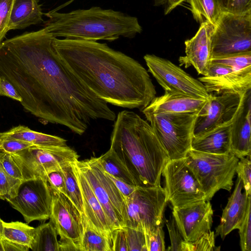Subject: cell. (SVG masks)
I'll return each instance as SVG.
<instances>
[{"label": "cell", "instance_id": "obj_1", "mask_svg": "<svg viewBox=\"0 0 251 251\" xmlns=\"http://www.w3.org/2000/svg\"><path fill=\"white\" fill-rule=\"evenodd\" d=\"M45 28L0 44V76L10 81L24 108L36 117L82 135L93 121H115V112L68 68Z\"/></svg>", "mask_w": 251, "mask_h": 251}, {"label": "cell", "instance_id": "obj_51", "mask_svg": "<svg viewBox=\"0 0 251 251\" xmlns=\"http://www.w3.org/2000/svg\"></svg>", "mask_w": 251, "mask_h": 251}, {"label": "cell", "instance_id": "obj_31", "mask_svg": "<svg viewBox=\"0 0 251 251\" xmlns=\"http://www.w3.org/2000/svg\"><path fill=\"white\" fill-rule=\"evenodd\" d=\"M75 162L63 167L61 170L64 178L66 196L75 206L83 219L82 197L76 176Z\"/></svg>", "mask_w": 251, "mask_h": 251}, {"label": "cell", "instance_id": "obj_22", "mask_svg": "<svg viewBox=\"0 0 251 251\" xmlns=\"http://www.w3.org/2000/svg\"><path fill=\"white\" fill-rule=\"evenodd\" d=\"M75 169L82 197L83 219L99 231L111 237L113 230L103 210L87 181L77 168L75 162Z\"/></svg>", "mask_w": 251, "mask_h": 251}, {"label": "cell", "instance_id": "obj_2", "mask_svg": "<svg viewBox=\"0 0 251 251\" xmlns=\"http://www.w3.org/2000/svg\"><path fill=\"white\" fill-rule=\"evenodd\" d=\"M53 45L69 70L106 103L142 110L156 97L146 69L106 44L54 38Z\"/></svg>", "mask_w": 251, "mask_h": 251}, {"label": "cell", "instance_id": "obj_47", "mask_svg": "<svg viewBox=\"0 0 251 251\" xmlns=\"http://www.w3.org/2000/svg\"><path fill=\"white\" fill-rule=\"evenodd\" d=\"M106 175L113 181L115 185L123 195L125 199L129 197L135 190L137 186L130 185L124 181L119 179L105 172Z\"/></svg>", "mask_w": 251, "mask_h": 251}, {"label": "cell", "instance_id": "obj_9", "mask_svg": "<svg viewBox=\"0 0 251 251\" xmlns=\"http://www.w3.org/2000/svg\"><path fill=\"white\" fill-rule=\"evenodd\" d=\"M127 211L126 226L142 229L147 234L163 226V213L167 201L161 185L137 186L125 199Z\"/></svg>", "mask_w": 251, "mask_h": 251}, {"label": "cell", "instance_id": "obj_8", "mask_svg": "<svg viewBox=\"0 0 251 251\" xmlns=\"http://www.w3.org/2000/svg\"><path fill=\"white\" fill-rule=\"evenodd\" d=\"M211 59L251 53V12H222L211 37Z\"/></svg>", "mask_w": 251, "mask_h": 251}, {"label": "cell", "instance_id": "obj_16", "mask_svg": "<svg viewBox=\"0 0 251 251\" xmlns=\"http://www.w3.org/2000/svg\"><path fill=\"white\" fill-rule=\"evenodd\" d=\"M198 79L209 94L244 93L251 89V68L237 70L211 62L207 75Z\"/></svg>", "mask_w": 251, "mask_h": 251}, {"label": "cell", "instance_id": "obj_45", "mask_svg": "<svg viewBox=\"0 0 251 251\" xmlns=\"http://www.w3.org/2000/svg\"><path fill=\"white\" fill-rule=\"evenodd\" d=\"M226 12L239 15L251 12V0H229Z\"/></svg>", "mask_w": 251, "mask_h": 251}, {"label": "cell", "instance_id": "obj_24", "mask_svg": "<svg viewBox=\"0 0 251 251\" xmlns=\"http://www.w3.org/2000/svg\"><path fill=\"white\" fill-rule=\"evenodd\" d=\"M231 125L217 128L200 137H193L191 149L213 154L231 152Z\"/></svg>", "mask_w": 251, "mask_h": 251}, {"label": "cell", "instance_id": "obj_20", "mask_svg": "<svg viewBox=\"0 0 251 251\" xmlns=\"http://www.w3.org/2000/svg\"><path fill=\"white\" fill-rule=\"evenodd\" d=\"M207 100L165 92L163 95L156 97L142 110V112L143 114L198 115L205 106Z\"/></svg>", "mask_w": 251, "mask_h": 251}, {"label": "cell", "instance_id": "obj_21", "mask_svg": "<svg viewBox=\"0 0 251 251\" xmlns=\"http://www.w3.org/2000/svg\"><path fill=\"white\" fill-rule=\"evenodd\" d=\"M251 92H248L242 109L231 125L230 152L238 158L251 155Z\"/></svg>", "mask_w": 251, "mask_h": 251}, {"label": "cell", "instance_id": "obj_39", "mask_svg": "<svg viewBox=\"0 0 251 251\" xmlns=\"http://www.w3.org/2000/svg\"><path fill=\"white\" fill-rule=\"evenodd\" d=\"M166 223L171 240L170 250L182 251L183 245L186 241L180 233L173 215H170Z\"/></svg>", "mask_w": 251, "mask_h": 251}, {"label": "cell", "instance_id": "obj_38", "mask_svg": "<svg viewBox=\"0 0 251 251\" xmlns=\"http://www.w3.org/2000/svg\"><path fill=\"white\" fill-rule=\"evenodd\" d=\"M163 226H158L150 233L145 234L147 251L166 250Z\"/></svg>", "mask_w": 251, "mask_h": 251}, {"label": "cell", "instance_id": "obj_14", "mask_svg": "<svg viewBox=\"0 0 251 251\" xmlns=\"http://www.w3.org/2000/svg\"><path fill=\"white\" fill-rule=\"evenodd\" d=\"M19 211L27 224L50 219L52 195L47 179L42 177L24 180L17 195L7 201Z\"/></svg>", "mask_w": 251, "mask_h": 251}, {"label": "cell", "instance_id": "obj_33", "mask_svg": "<svg viewBox=\"0 0 251 251\" xmlns=\"http://www.w3.org/2000/svg\"><path fill=\"white\" fill-rule=\"evenodd\" d=\"M214 232L209 231L193 242L185 241L182 251H216L220 250L216 247Z\"/></svg>", "mask_w": 251, "mask_h": 251}, {"label": "cell", "instance_id": "obj_15", "mask_svg": "<svg viewBox=\"0 0 251 251\" xmlns=\"http://www.w3.org/2000/svg\"><path fill=\"white\" fill-rule=\"evenodd\" d=\"M50 189L52 195L50 221L54 226L60 240L74 242L78 246L81 251V242L84 230L82 217L66 196Z\"/></svg>", "mask_w": 251, "mask_h": 251}, {"label": "cell", "instance_id": "obj_32", "mask_svg": "<svg viewBox=\"0 0 251 251\" xmlns=\"http://www.w3.org/2000/svg\"><path fill=\"white\" fill-rule=\"evenodd\" d=\"M22 182L8 174L0 164V199L8 201L15 197Z\"/></svg>", "mask_w": 251, "mask_h": 251}, {"label": "cell", "instance_id": "obj_49", "mask_svg": "<svg viewBox=\"0 0 251 251\" xmlns=\"http://www.w3.org/2000/svg\"><path fill=\"white\" fill-rule=\"evenodd\" d=\"M59 251H80L79 248L74 242L66 240H60Z\"/></svg>", "mask_w": 251, "mask_h": 251}, {"label": "cell", "instance_id": "obj_30", "mask_svg": "<svg viewBox=\"0 0 251 251\" xmlns=\"http://www.w3.org/2000/svg\"><path fill=\"white\" fill-rule=\"evenodd\" d=\"M99 162L104 171L124 182L137 186L126 166L111 149L98 157Z\"/></svg>", "mask_w": 251, "mask_h": 251}, {"label": "cell", "instance_id": "obj_44", "mask_svg": "<svg viewBox=\"0 0 251 251\" xmlns=\"http://www.w3.org/2000/svg\"><path fill=\"white\" fill-rule=\"evenodd\" d=\"M112 251H128L124 227L113 229L111 232Z\"/></svg>", "mask_w": 251, "mask_h": 251}, {"label": "cell", "instance_id": "obj_11", "mask_svg": "<svg viewBox=\"0 0 251 251\" xmlns=\"http://www.w3.org/2000/svg\"><path fill=\"white\" fill-rule=\"evenodd\" d=\"M186 157L169 160L162 175L167 201L174 208H180L205 201L204 193L185 162Z\"/></svg>", "mask_w": 251, "mask_h": 251}, {"label": "cell", "instance_id": "obj_7", "mask_svg": "<svg viewBox=\"0 0 251 251\" xmlns=\"http://www.w3.org/2000/svg\"><path fill=\"white\" fill-rule=\"evenodd\" d=\"M170 160L186 157L191 150L198 114L145 113Z\"/></svg>", "mask_w": 251, "mask_h": 251}, {"label": "cell", "instance_id": "obj_27", "mask_svg": "<svg viewBox=\"0 0 251 251\" xmlns=\"http://www.w3.org/2000/svg\"><path fill=\"white\" fill-rule=\"evenodd\" d=\"M33 251H59V242L54 226L51 221L35 228Z\"/></svg>", "mask_w": 251, "mask_h": 251}, {"label": "cell", "instance_id": "obj_46", "mask_svg": "<svg viewBox=\"0 0 251 251\" xmlns=\"http://www.w3.org/2000/svg\"><path fill=\"white\" fill-rule=\"evenodd\" d=\"M0 96L10 98L20 102L22 100L15 87L2 76H0Z\"/></svg>", "mask_w": 251, "mask_h": 251}, {"label": "cell", "instance_id": "obj_34", "mask_svg": "<svg viewBox=\"0 0 251 251\" xmlns=\"http://www.w3.org/2000/svg\"><path fill=\"white\" fill-rule=\"evenodd\" d=\"M211 62L227 66L237 70L251 68V53L213 58Z\"/></svg>", "mask_w": 251, "mask_h": 251}, {"label": "cell", "instance_id": "obj_48", "mask_svg": "<svg viewBox=\"0 0 251 251\" xmlns=\"http://www.w3.org/2000/svg\"><path fill=\"white\" fill-rule=\"evenodd\" d=\"M186 0H154L155 5L164 7V14L170 13L176 7Z\"/></svg>", "mask_w": 251, "mask_h": 251}, {"label": "cell", "instance_id": "obj_6", "mask_svg": "<svg viewBox=\"0 0 251 251\" xmlns=\"http://www.w3.org/2000/svg\"><path fill=\"white\" fill-rule=\"evenodd\" d=\"M75 165L100 203L112 229L126 227L127 211L125 199L105 174L98 157L77 160Z\"/></svg>", "mask_w": 251, "mask_h": 251}, {"label": "cell", "instance_id": "obj_3", "mask_svg": "<svg viewBox=\"0 0 251 251\" xmlns=\"http://www.w3.org/2000/svg\"><path fill=\"white\" fill-rule=\"evenodd\" d=\"M110 149L127 168L137 186L160 185L162 172L169 159L147 121L133 111L119 112Z\"/></svg>", "mask_w": 251, "mask_h": 251}, {"label": "cell", "instance_id": "obj_43", "mask_svg": "<svg viewBox=\"0 0 251 251\" xmlns=\"http://www.w3.org/2000/svg\"><path fill=\"white\" fill-rule=\"evenodd\" d=\"M50 188L66 196L65 180L61 170L51 171L46 176Z\"/></svg>", "mask_w": 251, "mask_h": 251}, {"label": "cell", "instance_id": "obj_17", "mask_svg": "<svg viewBox=\"0 0 251 251\" xmlns=\"http://www.w3.org/2000/svg\"><path fill=\"white\" fill-rule=\"evenodd\" d=\"M180 233L187 242H193L211 230L213 210L209 201L180 208L172 212Z\"/></svg>", "mask_w": 251, "mask_h": 251}, {"label": "cell", "instance_id": "obj_42", "mask_svg": "<svg viewBox=\"0 0 251 251\" xmlns=\"http://www.w3.org/2000/svg\"><path fill=\"white\" fill-rule=\"evenodd\" d=\"M32 144L22 140L13 138H0V150L13 154L22 151Z\"/></svg>", "mask_w": 251, "mask_h": 251}, {"label": "cell", "instance_id": "obj_40", "mask_svg": "<svg viewBox=\"0 0 251 251\" xmlns=\"http://www.w3.org/2000/svg\"><path fill=\"white\" fill-rule=\"evenodd\" d=\"M0 164L10 176L24 181L21 171L11 154L0 150Z\"/></svg>", "mask_w": 251, "mask_h": 251}, {"label": "cell", "instance_id": "obj_35", "mask_svg": "<svg viewBox=\"0 0 251 251\" xmlns=\"http://www.w3.org/2000/svg\"><path fill=\"white\" fill-rule=\"evenodd\" d=\"M127 239L128 251H147L146 236L140 229L124 227Z\"/></svg>", "mask_w": 251, "mask_h": 251}, {"label": "cell", "instance_id": "obj_5", "mask_svg": "<svg viewBox=\"0 0 251 251\" xmlns=\"http://www.w3.org/2000/svg\"><path fill=\"white\" fill-rule=\"evenodd\" d=\"M239 158L233 153L213 154L191 149L186 157V164L210 201L219 190L230 191Z\"/></svg>", "mask_w": 251, "mask_h": 251}, {"label": "cell", "instance_id": "obj_12", "mask_svg": "<svg viewBox=\"0 0 251 251\" xmlns=\"http://www.w3.org/2000/svg\"><path fill=\"white\" fill-rule=\"evenodd\" d=\"M149 71L165 92L199 99L210 96L203 84L171 61L154 54L144 56Z\"/></svg>", "mask_w": 251, "mask_h": 251}, {"label": "cell", "instance_id": "obj_37", "mask_svg": "<svg viewBox=\"0 0 251 251\" xmlns=\"http://www.w3.org/2000/svg\"><path fill=\"white\" fill-rule=\"evenodd\" d=\"M251 203L239 229L240 245L242 251H251Z\"/></svg>", "mask_w": 251, "mask_h": 251}, {"label": "cell", "instance_id": "obj_41", "mask_svg": "<svg viewBox=\"0 0 251 251\" xmlns=\"http://www.w3.org/2000/svg\"><path fill=\"white\" fill-rule=\"evenodd\" d=\"M14 0H0V44L8 31V23Z\"/></svg>", "mask_w": 251, "mask_h": 251}, {"label": "cell", "instance_id": "obj_10", "mask_svg": "<svg viewBox=\"0 0 251 251\" xmlns=\"http://www.w3.org/2000/svg\"><path fill=\"white\" fill-rule=\"evenodd\" d=\"M11 154L21 171L24 180L38 177L46 178L49 173L61 170L76 162L79 158L77 153L68 146H32Z\"/></svg>", "mask_w": 251, "mask_h": 251}, {"label": "cell", "instance_id": "obj_25", "mask_svg": "<svg viewBox=\"0 0 251 251\" xmlns=\"http://www.w3.org/2000/svg\"><path fill=\"white\" fill-rule=\"evenodd\" d=\"M0 138H13L28 142L33 146L51 147L67 146V141L60 137L47 134L19 126L8 131L0 132Z\"/></svg>", "mask_w": 251, "mask_h": 251}, {"label": "cell", "instance_id": "obj_28", "mask_svg": "<svg viewBox=\"0 0 251 251\" xmlns=\"http://www.w3.org/2000/svg\"><path fill=\"white\" fill-rule=\"evenodd\" d=\"M83 220L81 251H112L111 237L99 231Z\"/></svg>", "mask_w": 251, "mask_h": 251}, {"label": "cell", "instance_id": "obj_36", "mask_svg": "<svg viewBox=\"0 0 251 251\" xmlns=\"http://www.w3.org/2000/svg\"><path fill=\"white\" fill-rule=\"evenodd\" d=\"M251 155L242 157L238 160L235 172L243 181L244 190L248 195H251Z\"/></svg>", "mask_w": 251, "mask_h": 251}, {"label": "cell", "instance_id": "obj_26", "mask_svg": "<svg viewBox=\"0 0 251 251\" xmlns=\"http://www.w3.org/2000/svg\"><path fill=\"white\" fill-rule=\"evenodd\" d=\"M35 228L16 221L7 223L0 219V238L21 245L30 249L33 243Z\"/></svg>", "mask_w": 251, "mask_h": 251}, {"label": "cell", "instance_id": "obj_50", "mask_svg": "<svg viewBox=\"0 0 251 251\" xmlns=\"http://www.w3.org/2000/svg\"><path fill=\"white\" fill-rule=\"evenodd\" d=\"M222 12H226L229 0H218Z\"/></svg>", "mask_w": 251, "mask_h": 251}, {"label": "cell", "instance_id": "obj_23", "mask_svg": "<svg viewBox=\"0 0 251 251\" xmlns=\"http://www.w3.org/2000/svg\"><path fill=\"white\" fill-rule=\"evenodd\" d=\"M38 0H14L8 23V31L22 29L43 22V15Z\"/></svg>", "mask_w": 251, "mask_h": 251}, {"label": "cell", "instance_id": "obj_29", "mask_svg": "<svg viewBox=\"0 0 251 251\" xmlns=\"http://www.w3.org/2000/svg\"><path fill=\"white\" fill-rule=\"evenodd\" d=\"M195 20L200 24L205 22L215 25L222 12L218 0H187Z\"/></svg>", "mask_w": 251, "mask_h": 251}, {"label": "cell", "instance_id": "obj_4", "mask_svg": "<svg viewBox=\"0 0 251 251\" xmlns=\"http://www.w3.org/2000/svg\"><path fill=\"white\" fill-rule=\"evenodd\" d=\"M45 15L48 20L44 28L57 38L113 41L133 38L142 31L136 17L97 6L67 13L54 9Z\"/></svg>", "mask_w": 251, "mask_h": 251}, {"label": "cell", "instance_id": "obj_19", "mask_svg": "<svg viewBox=\"0 0 251 251\" xmlns=\"http://www.w3.org/2000/svg\"><path fill=\"white\" fill-rule=\"evenodd\" d=\"M243 181L238 177L234 189L223 211L220 223L215 228L216 235L223 240L232 230L239 228L251 203V195L243 192Z\"/></svg>", "mask_w": 251, "mask_h": 251}, {"label": "cell", "instance_id": "obj_13", "mask_svg": "<svg viewBox=\"0 0 251 251\" xmlns=\"http://www.w3.org/2000/svg\"><path fill=\"white\" fill-rule=\"evenodd\" d=\"M248 92L218 95L210 94L206 103L196 119L194 137H200L217 128L231 125L242 109Z\"/></svg>", "mask_w": 251, "mask_h": 251}, {"label": "cell", "instance_id": "obj_18", "mask_svg": "<svg viewBox=\"0 0 251 251\" xmlns=\"http://www.w3.org/2000/svg\"><path fill=\"white\" fill-rule=\"evenodd\" d=\"M214 25L205 22L201 24L195 36L185 41V55L178 61L185 68L194 67L199 74L206 75L211 62V37Z\"/></svg>", "mask_w": 251, "mask_h": 251}]
</instances>
